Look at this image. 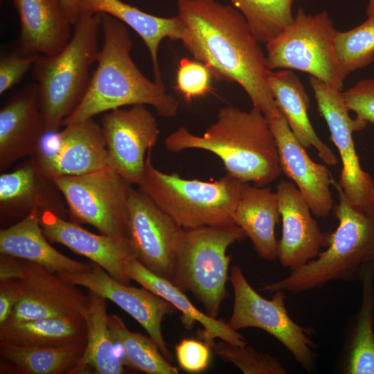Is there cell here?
<instances>
[{
  "label": "cell",
  "mask_w": 374,
  "mask_h": 374,
  "mask_svg": "<svg viewBox=\"0 0 374 374\" xmlns=\"http://www.w3.org/2000/svg\"><path fill=\"white\" fill-rule=\"evenodd\" d=\"M211 349L224 362L232 363L244 374H285L286 368L274 356L246 344L239 346L221 339Z\"/></svg>",
  "instance_id": "e575fe53"
},
{
  "label": "cell",
  "mask_w": 374,
  "mask_h": 374,
  "mask_svg": "<svg viewBox=\"0 0 374 374\" xmlns=\"http://www.w3.org/2000/svg\"><path fill=\"white\" fill-rule=\"evenodd\" d=\"M148 151L139 188L184 229L234 224L243 183L226 174L213 181L181 178L156 168Z\"/></svg>",
  "instance_id": "8992f818"
},
{
  "label": "cell",
  "mask_w": 374,
  "mask_h": 374,
  "mask_svg": "<svg viewBox=\"0 0 374 374\" xmlns=\"http://www.w3.org/2000/svg\"><path fill=\"white\" fill-rule=\"evenodd\" d=\"M358 280L362 302L348 328L340 368L346 374H374V262L362 266Z\"/></svg>",
  "instance_id": "83f0119b"
},
{
  "label": "cell",
  "mask_w": 374,
  "mask_h": 374,
  "mask_svg": "<svg viewBox=\"0 0 374 374\" xmlns=\"http://www.w3.org/2000/svg\"><path fill=\"white\" fill-rule=\"evenodd\" d=\"M280 217L276 192L266 186L243 183L233 222L244 231L262 259L273 261L278 258L275 226Z\"/></svg>",
  "instance_id": "d4e9b609"
},
{
  "label": "cell",
  "mask_w": 374,
  "mask_h": 374,
  "mask_svg": "<svg viewBox=\"0 0 374 374\" xmlns=\"http://www.w3.org/2000/svg\"><path fill=\"white\" fill-rule=\"evenodd\" d=\"M267 120L276 143L281 172L296 185L315 217H328L334 206L330 190L333 177L329 169L310 158L280 112Z\"/></svg>",
  "instance_id": "e0dca14e"
},
{
  "label": "cell",
  "mask_w": 374,
  "mask_h": 374,
  "mask_svg": "<svg viewBox=\"0 0 374 374\" xmlns=\"http://www.w3.org/2000/svg\"><path fill=\"white\" fill-rule=\"evenodd\" d=\"M68 44L59 53L39 55L33 67L46 132H57L77 107L97 61L101 14L80 15Z\"/></svg>",
  "instance_id": "5b68a950"
},
{
  "label": "cell",
  "mask_w": 374,
  "mask_h": 374,
  "mask_svg": "<svg viewBox=\"0 0 374 374\" xmlns=\"http://www.w3.org/2000/svg\"><path fill=\"white\" fill-rule=\"evenodd\" d=\"M309 80L318 111L328 126L341 160L337 182L355 208L367 214L374 213V179L362 169L353 137V132L363 130L367 124L350 116L342 90L312 75Z\"/></svg>",
  "instance_id": "8fae6325"
},
{
  "label": "cell",
  "mask_w": 374,
  "mask_h": 374,
  "mask_svg": "<svg viewBox=\"0 0 374 374\" xmlns=\"http://www.w3.org/2000/svg\"><path fill=\"white\" fill-rule=\"evenodd\" d=\"M87 339L84 318H46L0 326V341L19 346L58 347Z\"/></svg>",
  "instance_id": "4dcf8cb0"
},
{
  "label": "cell",
  "mask_w": 374,
  "mask_h": 374,
  "mask_svg": "<svg viewBox=\"0 0 374 374\" xmlns=\"http://www.w3.org/2000/svg\"><path fill=\"white\" fill-rule=\"evenodd\" d=\"M80 15L107 14L134 30L145 44L152 64L154 81L163 84L159 48L164 39L180 40L183 21L179 15L162 17L145 12L121 0H78Z\"/></svg>",
  "instance_id": "cb8c5ba5"
},
{
  "label": "cell",
  "mask_w": 374,
  "mask_h": 374,
  "mask_svg": "<svg viewBox=\"0 0 374 374\" xmlns=\"http://www.w3.org/2000/svg\"><path fill=\"white\" fill-rule=\"evenodd\" d=\"M53 274L26 260L23 276L18 279V301L5 323L46 318L85 319L87 294Z\"/></svg>",
  "instance_id": "9a60e30c"
},
{
  "label": "cell",
  "mask_w": 374,
  "mask_h": 374,
  "mask_svg": "<svg viewBox=\"0 0 374 374\" xmlns=\"http://www.w3.org/2000/svg\"><path fill=\"white\" fill-rule=\"evenodd\" d=\"M247 237L235 224L185 229L171 283L202 303L206 314L217 318L229 297L226 284L231 256L228 247Z\"/></svg>",
  "instance_id": "52a82bcc"
},
{
  "label": "cell",
  "mask_w": 374,
  "mask_h": 374,
  "mask_svg": "<svg viewBox=\"0 0 374 374\" xmlns=\"http://www.w3.org/2000/svg\"><path fill=\"white\" fill-rule=\"evenodd\" d=\"M42 231L51 243L66 246L100 266L118 282L130 285L127 262L134 257L128 238L95 234L48 210L39 213Z\"/></svg>",
  "instance_id": "d6986e66"
},
{
  "label": "cell",
  "mask_w": 374,
  "mask_h": 374,
  "mask_svg": "<svg viewBox=\"0 0 374 374\" xmlns=\"http://www.w3.org/2000/svg\"><path fill=\"white\" fill-rule=\"evenodd\" d=\"M332 185L339 195V202L333 206L338 226L329 233L326 249L260 290L297 294L321 287L332 280H356L362 266L374 262V213L367 214L355 208L333 177Z\"/></svg>",
  "instance_id": "277c9868"
},
{
  "label": "cell",
  "mask_w": 374,
  "mask_h": 374,
  "mask_svg": "<svg viewBox=\"0 0 374 374\" xmlns=\"http://www.w3.org/2000/svg\"><path fill=\"white\" fill-rule=\"evenodd\" d=\"M18 279L0 281V326L6 323L18 301Z\"/></svg>",
  "instance_id": "ab89813d"
},
{
  "label": "cell",
  "mask_w": 374,
  "mask_h": 374,
  "mask_svg": "<svg viewBox=\"0 0 374 374\" xmlns=\"http://www.w3.org/2000/svg\"><path fill=\"white\" fill-rule=\"evenodd\" d=\"M229 280L234 303L228 325L235 331L246 328L263 330L279 341L305 371L314 370L316 346L310 337L313 330L290 318L285 305V291L274 292L269 300L263 298L251 286L238 265L231 268Z\"/></svg>",
  "instance_id": "30bf717a"
},
{
  "label": "cell",
  "mask_w": 374,
  "mask_h": 374,
  "mask_svg": "<svg viewBox=\"0 0 374 374\" xmlns=\"http://www.w3.org/2000/svg\"><path fill=\"white\" fill-rule=\"evenodd\" d=\"M268 83L275 103L290 128L305 148H314L328 166H335L337 158L314 130L308 111L310 100L300 79L292 70L271 71Z\"/></svg>",
  "instance_id": "4316f807"
},
{
  "label": "cell",
  "mask_w": 374,
  "mask_h": 374,
  "mask_svg": "<svg viewBox=\"0 0 374 374\" xmlns=\"http://www.w3.org/2000/svg\"><path fill=\"white\" fill-rule=\"evenodd\" d=\"M20 21L19 53L51 55L70 41L73 32L60 0H12Z\"/></svg>",
  "instance_id": "7402d4cb"
},
{
  "label": "cell",
  "mask_w": 374,
  "mask_h": 374,
  "mask_svg": "<svg viewBox=\"0 0 374 374\" xmlns=\"http://www.w3.org/2000/svg\"><path fill=\"white\" fill-rule=\"evenodd\" d=\"M109 166L129 184L139 186L143 178L145 152L156 145L159 129L145 105L109 111L101 119Z\"/></svg>",
  "instance_id": "5bb4252c"
},
{
  "label": "cell",
  "mask_w": 374,
  "mask_h": 374,
  "mask_svg": "<svg viewBox=\"0 0 374 374\" xmlns=\"http://www.w3.org/2000/svg\"><path fill=\"white\" fill-rule=\"evenodd\" d=\"M177 10L183 21L180 40L212 78L238 84L267 118L278 115L266 56L241 12L217 0H178Z\"/></svg>",
  "instance_id": "6da1fadb"
},
{
  "label": "cell",
  "mask_w": 374,
  "mask_h": 374,
  "mask_svg": "<svg viewBox=\"0 0 374 374\" xmlns=\"http://www.w3.org/2000/svg\"><path fill=\"white\" fill-rule=\"evenodd\" d=\"M26 260L0 253V281L20 279L24 274Z\"/></svg>",
  "instance_id": "60d3db41"
},
{
  "label": "cell",
  "mask_w": 374,
  "mask_h": 374,
  "mask_svg": "<svg viewBox=\"0 0 374 374\" xmlns=\"http://www.w3.org/2000/svg\"><path fill=\"white\" fill-rule=\"evenodd\" d=\"M109 328L115 344L121 348L124 365L148 374H178L149 336L130 331L117 314L109 315Z\"/></svg>",
  "instance_id": "1f68e13d"
},
{
  "label": "cell",
  "mask_w": 374,
  "mask_h": 374,
  "mask_svg": "<svg viewBox=\"0 0 374 374\" xmlns=\"http://www.w3.org/2000/svg\"><path fill=\"white\" fill-rule=\"evenodd\" d=\"M211 348L204 341L184 339L175 346L180 368L190 373H198L209 366Z\"/></svg>",
  "instance_id": "74e56055"
},
{
  "label": "cell",
  "mask_w": 374,
  "mask_h": 374,
  "mask_svg": "<svg viewBox=\"0 0 374 374\" xmlns=\"http://www.w3.org/2000/svg\"><path fill=\"white\" fill-rule=\"evenodd\" d=\"M64 126L46 134L33 156L46 177L81 175L109 166L101 125L90 118Z\"/></svg>",
  "instance_id": "4fadbf2b"
},
{
  "label": "cell",
  "mask_w": 374,
  "mask_h": 374,
  "mask_svg": "<svg viewBox=\"0 0 374 374\" xmlns=\"http://www.w3.org/2000/svg\"><path fill=\"white\" fill-rule=\"evenodd\" d=\"M244 17L259 43L267 44L293 21L296 0H229Z\"/></svg>",
  "instance_id": "d6a6232c"
},
{
  "label": "cell",
  "mask_w": 374,
  "mask_h": 374,
  "mask_svg": "<svg viewBox=\"0 0 374 374\" xmlns=\"http://www.w3.org/2000/svg\"><path fill=\"white\" fill-rule=\"evenodd\" d=\"M52 180L64 198L71 221L91 225L107 236L127 238L131 184L114 169Z\"/></svg>",
  "instance_id": "9c48e42d"
},
{
  "label": "cell",
  "mask_w": 374,
  "mask_h": 374,
  "mask_svg": "<svg viewBox=\"0 0 374 374\" xmlns=\"http://www.w3.org/2000/svg\"><path fill=\"white\" fill-rule=\"evenodd\" d=\"M47 134L36 83L9 98L0 110V170L33 156Z\"/></svg>",
  "instance_id": "44dd1931"
},
{
  "label": "cell",
  "mask_w": 374,
  "mask_h": 374,
  "mask_svg": "<svg viewBox=\"0 0 374 374\" xmlns=\"http://www.w3.org/2000/svg\"><path fill=\"white\" fill-rule=\"evenodd\" d=\"M85 316L87 339L84 352L69 374H121L124 364L111 336L106 299L89 291Z\"/></svg>",
  "instance_id": "f1b7e54d"
},
{
  "label": "cell",
  "mask_w": 374,
  "mask_h": 374,
  "mask_svg": "<svg viewBox=\"0 0 374 374\" xmlns=\"http://www.w3.org/2000/svg\"><path fill=\"white\" fill-rule=\"evenodd\" d=\"M348 109L355 112V118L374 125V79L359 80L353 87L342 91Z\"/></svg>",
  "instance_id": "8d00e7d4"
},
{
  "label": "cell",
  "mask_w": 374,
  "mask_h": 374,
  "mask_svg": "<svg viewBox=\"0 0 374 374\" xmlns=\"http://www.w3.org/2000/svg\"><path fill=\"white\" fill-rule=\"evenodd\" d=\"M127 238L135 258L153 274L171 281L185 229L139 188L128 195Z\"/></svg>",
  "instance_id": "7c38bea8"
},
{
  "label": "cell",
  "mask_w": 374,
  "mask_h": 374,
  "mask_svg": "<svg viewBox=\"0 0 374 374\" xmlns=\"http://www.w3.org/2000/svg\"><path fill=\"white\" fill-rule=\"evenodd\" d=\"M211 73L199 61L183 58L177 73L176 89L186 100L202 97L211 91Z\"/></svg>",
  "instance_id": "d590c367"
},
{
  "label": "cell",
  "mask_w": 374,
  "mask_h": 374,
  "mask_svg": "<svg viewBox=\"0 0 374 374\" xmlns=\"http://www.w3.org/2000/svg\"><path fill=\"white\" fill-rule=\"evenodd\" d=\"M336 55L346 77L363 69L374 60V15L346 30H336L335 34Z\"/></svg>",
  "instance_id": "836d02e7"
},
{
  "label": "cell",
  "mask_w": 374,
  "mask_h": 374,
  "mask_svg": "<svg viewBox=\"0 0 374 374\" xmlns=\"http://www.w3.org/2000/svg\"><path fill=\"white\" fill-rule=\"evenodd\" d=\"M86 344L37 347L0 341V373L69 374L82 357Z\"/></svg>",
  "instance_id": "f546056e"
},
{
  "label": "cell",
  "mask_w": 374,
  "mask_h": 374,
  "mask_svg": "<svg viewBox=\"0 0 374 374\" xmlns=\"http://www.w3.org/2000/svg\"><path fill=\"white\" fill-rule=\"evenodd\" d=\"M103 44L97 66L87 91L62 125L127 105H149L159 116L172 118L179 109L178 100L164 84L146 78L133 61L132 40L127 26L107 14H101Z\"/></svg>",
  "instance_id": "7a4b0ae2"
},
{
  "label": "cell",
  "mask_w": 374,
  "mask_h": 374,
  "mask_svg": "<svg viewBox=\"0 0 374 374\" xmlns=\"http://www.w3.org/2000/svg\"><path fill=\"white\" fill-rule=\"evenodd\" d=\"M39 55L9 54L0 58V94L19 82L34 66Z\"/></svg>",
  "instance_id": "f35d334b"
},
{
  "label": "cell",
  "mask_w": 374,
  "mask_h": 374,
  "mask_svg": "<svg viewBox=\"0 0 374 374\" xmlns=\"http://www.w3.org/2000/svg\"><path fill=\"white\" fill-rule=\"evenodd\" d=\"M63 10L73 26L80 17L78 0H60Z\"/></svg>",
  "instance_id": "b9f144b4"
},
{
  "label": "cell",
  "mask_w": 374,
  "mask_h": 374,
  "mask_svg": "<svg viewBox=\"0 0 374 374\" xmlns=\"http://www.w3.org/2000/svg\"><path fill=\"white\" fill-rule=\"evenodd\" d=\"M91 265L89 272L57 275L66 282L85 287L120 307L145 330L164 357L172 362L173 356L162 335L161 323L165 317L177 312L175 307L144 287L136 288L118 282L96 263L91 262Z\"/></svg>",
  "instance_id": "2e32d148"
},
{
  "label": "cell",
  "mask_w": 374,
  "mask_h": 374,
  "mask_svg": "<svg viewBox=\"0 0 374 374\" xmlns=\"http://www.w3.org/2000/svg\"><path fill=\"white\" fill-rule=\"evenodd\" d=\"M276 193L282 219L278 258L284 267L292 269L315 258L321 248L328 246L329 233L321 231L309 205L292 181H281Z\"/></svg>",
  "instance_id": "ffe728a7"
},
{
  "label": "cell",
  "mask_w": 374,
  "mask_h": 374,
  "mask_svg": "<svg viewBox=\"0 0 374 374\" xmlns=\"http://www.w3.org/2000/svg\"><path fill=\"white\" fill-rule=\"evenodd\" d=\"M368 3L366 9V14L367 17H370L374 15V0H367Z\"/></svg>",
  "instance_id": "7bdbcfd3"
},
{
  "label": "cell",
  "mask_w": 374,
  "mask_h": 374,
  "mask_svg": "<svg viewBox=\"0 0 374 374\" xmlns=\"http://www.w3.org/2000/svg\"><path fill=\"white\" fill-rule=\"evenodd\" d=\"M126 273L131 280L143 287L170 302L181 312V321L186 329L199 323L203 327L199 337L211 348L215 339L220 338L233 344L245 346L247 343L242 335L233 330L224 320L209 317L196 308L184 294L169 280L159 276L145 268L135 258L127 264Z\"/></svg>",
  "instance_id": "484cf974"
},
{
  "label": "cell",
  "mask_w": 374,
  "mask_h": 374,
  "mask_svg": "<svg viewBox=\"0 0 374 374\" xmlns=\"http://www.w3.org/2000/svg\"><path fill=\"white\" fill-rule=\"evenodd\" d=\"M164 145L173 152L188 149L211 152L221 159L226 174L242 183L266 186L282 172L268 120L253 107L247 112L224 107L202 135L180 126L166 137Z\"/></svg>",
  "instance_id": "3957f363"
},
{
  "label": "cell",
  "mask_w": 374,
  "mask_h": 374,
  "mask_svg": "<svg viewBox=\"0 0 374 374\" xmlns=\"http://www.w3.org/2000/svg\"><path fill=\"white\" fill-rule=\"evenodd\" d=\"M35 208L19 222L0 230V253L12 256L60 274H82L91 269L84 263L62 254L53 248L44 234Z\"/></svg>",
  "instance_id": "603a6c76"
},
{
  "label": "cell",
  "mask_w": 374,
  "mask_h": 374,
  "mask_svg": "<svg viewBox=\"0 0 374 374\" xmlns=\"http://www.w3.org/2000/svg\"><path fill=\"white\" fill-rule=\"evenodd\" d=\"M333 21L326 11L314 15L297 10L292 23L266 44V64L308 73L342 90L346 78L335 48Z\"/></svg>",
  "instance_id": "ba28073f"
},
{
  "label": "cell",
  "mask_w": 374,
  "mask_h": 374,
  "mask_svg": "<svg viewBox=\"0 0 374 374\" xmlns=\"http://www.w3.org/2000/svg\"><path fill=\"white\" fill-rule=\"evenodd\" d=\"M48 210L66 219L68 208L55 182L46 177L35 159L19 164L10 172L0 175V222L8 227L33 210Z\"/></svg>",
  "instance_id": "ac0fdd59"
}]
</instances>
